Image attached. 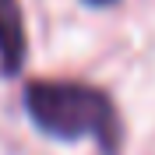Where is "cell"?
I'll return each mask as SVG.
<instances>
[{
	"label": "cell",
	"instance_id": "obj_1",
	"mask_svg": "<svg viewBox=\"0 0 155 155\" xmlns=\"http://www.w3.org/2000/svg\"><path fill=\"white\" fill-rule=\"evenodd\" d=\"M25 113L42 134L57 141H81L92 137L106 155L120 148V120L116 106L106 92L81 81H53L39 78L25 85Z\"/></svg>",
	"mask_w": 155,
	"mask_h": 155
},
{
	"label": "cell",
	"instance_id": "obj_3",
	"mask_svg": "<svg viewBox=\"0 0 155 155\" xmlns=\"http://www.w3.org/2000/svg\"><path fill=\"white\" fill-rule=\"evenodd\" d=\"M85 4H92V7H106V4H113V0H85Z\"/></svg>",
	"mask_w": 155,
	"mask_h": 155
},
{
	"label": "cell",
	"instance_id": "obj_2",
	"mask_svg": "<svg viewBox=\"0 0 155 155\" xmlns=\"http://www.w3.org/2000/svg\"><path fill=\"white\" fill-rule=\"evenodd\" d=\"M28 39H25V18L18 0H0V67L4 74H18L25 67Z\"/></svg>",
	"mask_w": 155,
	"mask_h": 155
}]
</instances>
